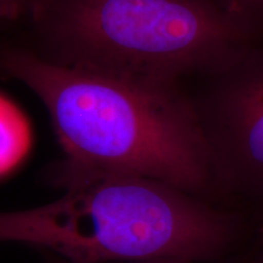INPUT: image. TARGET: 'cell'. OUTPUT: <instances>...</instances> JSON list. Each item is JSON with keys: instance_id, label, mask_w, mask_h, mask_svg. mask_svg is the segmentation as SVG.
I'll return each mask as SVG.
<instances>
[{"instance_id": "obj_1", "label": "cell", "mask_w": 263, "mask_h": 263, "mask_svg": "<svg viewBox=\"0 0 263 263\" xmlns=\"http://www.w3.org/2000/svg\"><path fill=\"white\" fill-rule=\"evenodd\" d=\"M58 200L0 213V241L44 246L78 263L217 261L251 250L255 216L149 177L66 157L48 171Z\"/></svg>"}, {"instance_id": "obj_2", "label": "cell", "mask_w": 263, "mask_h": 263, "mask_svg": "<svg viewBox=\"0 0 263 263\" xmlns=\"http://www.w3.org/2000/svg\"><path fill=\"white\" fill-rule=\"evenodd\" d=\"M0 74L44 104L67 157L213 202L209 154L178 82L57 65L8 41L0 43Z\"/></svg>"}, {"instance_id": "obj_3", "label": "cell", "mask_w": 263, "mask_h": 263, "mask_svg": "<svg viewBox=\"0 0 263 263\" xmlns=\"http://www.w3.org/2000/svg\"><path fill=\"white\" fill-rule=\"evenodd\" d=\"M16 28L52 64L159 82L262 38L210 0H43Z\"/></svg>"}, {"instance_id": "obj_4", "label": "cell", "mask_w": 263, "mask_h": 263, "mask_svg": "<svg viewBox=\"0 0 263 263\" xmlns=\"http://www.w3.org/2000/svg\"><path fill=\"white\" fill-rule=\"evenodd\" d=\"M205 141L212 201L263 211V38L223 52L178 81Z\"/></svg>"}, {"instance_id": "obj_5", "label": "cell", "mask_w": 263, "mask_h": 263, "mask_svg": "<svg viewBox=\"0 0 263 263\" xmlns=\"http://www.w3.org/2000/svg\"><path fill=\"white\" fill-rule=\"evenodd\" d=\"M32 144L31 127L20 108L0 95V177L11 172L27 156Z\"/></svg>"}, {"instance_id": "obj_6", "label": "cell", "mask_w": 263, "mask_h": 263, "mask_svg": "<svg viewBox=\"0 0 263 263\" xmlns=\"http://www.w3.org/2000/svg\"><path fill=\"white\" fill-rule=\"evenodd\" d=\"M242 27L263 37V0H210Z\"/></svg>"}, {"instance_id": "obj_7", "label": "cell", "mask_w": 263, "mask_h": 263, "mask_svg": "<svg viewBox=\"0 0 263 263\" xmlns=\"http://www.w3.org/2000/svg\"><path fill=\"white\" fill-rule=\"evenodd\" d=\"M43 0H0V20L9 29L16 28L28 18Z\"/></svg>"}, {"instance_id": "obj_8", "label": "cell", "mask_w": 263, "mask_h": 263, "mask_svg": "<svg viewBox=\"0 0 263 263\" xmlns=\"http://www.w3.org/2000/svg\"><path fill=\"white\" fill-rule=\"evenodd\" d=\"M250 251L244 252L233 257L217 259V261H193V259L182 258H159V259H141V261H117V262H98V263H248ZM60 263H78L72 261H65Z\"/></svg>"}, {"instance_id": "obj_9", "label": "cell", "mask_w": 263, "mask_h": 263, "mask_svg": "<svg viewBox=\"0 0 263 263\" xmlns=\"http://www.w3.org/2000/svg\"><path fill=\"white\" fill-rule=\"evenodd\" d=\"M248 263H263V226H258L254 246L250 251Z\"/></svg>"}, {"instance_id": "obj_10", "label": "cell", "mask_w": 263, "mask_h": 263, "mask_svg": "<svg viewBox=\"0 0 263 263\" xmlns=\"http://www.w3.org/2000/svg\"><path fill=\"white\" fill-rule=\"evenodd\" d=\"M2 29H9V27L2 21V20H0V31H2Z\"/></svg>"}, {"instance_id": "obj_11", "label": "cell", "mask_w": 263, "mask_h": 263, "mask_svg": "<svg viewBox=\"0 0 263 263\" xmlns=\"http://www.w3.org/2000/svg\"><path fill=\"white\" fill-rule=\"evenodd\" d=\"M259 224L263 226V212L259 215Z\"/></svg>"}]
</instances>
